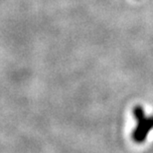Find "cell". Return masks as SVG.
Returning a JSON list of instances; mask_svg holds the SVG:
<instances>
[{"mask_svg": "<svg viewBox=\"0 0 153 153\" xmlns=\"http://www.w3.org/2000/svg\"><path fill=\"white\" fill-rule=\"evenodd\" d=\"M133 115L136 120V126L133 129L132 139L136 143H142L153 129V115H146L141 105L134 108Z\"/></svg>", "mask_w": 153, "mask_h": 153, "instance_id": "1", "label": "cell"}]
</instances>
